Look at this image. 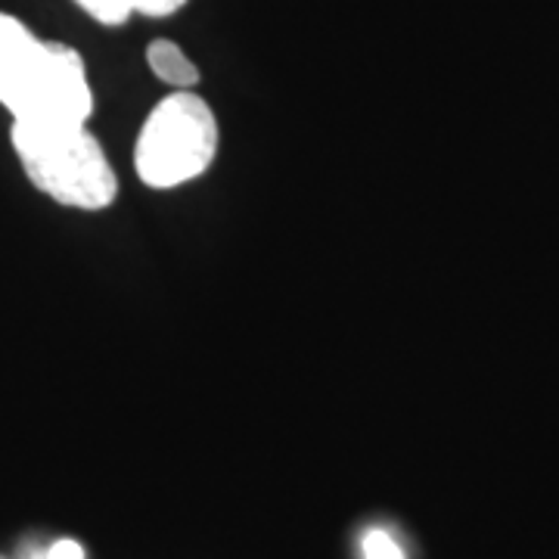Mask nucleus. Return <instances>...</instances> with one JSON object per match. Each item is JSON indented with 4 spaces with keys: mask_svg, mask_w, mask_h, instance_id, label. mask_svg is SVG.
I'll return each mask as SVG.
<instances>
[{
    "mask_svg": "<svg viewBox=\"0 0 559 559\" xmlns=\"http://www.w3.org/2000/svg\"><path fill=\"white\" fill-rule=\"evenodd\" d=\"M0 106L10 121H91L94 87L84 57L0 13Z\"/></svg>",
    "mask_w": 559,
    "mask_h": 559,
    "instance_id": "nucleus-1",
    "label": "nucleus"
},
{
    "mask_svg": "<svg viewBox=\"0 0 559 559\" xmlns=\"http://www.w3.org/2000/svg\"><path fill=\"white\" fill-rule=\"evenodd\" d=\"M10 146L25 178L66 209L103 212L119 197V178L87 121H10Z\"/></svg>",
    "mask_w": 559,
    "mask_h": 559,
    "instance_id": "nucleus-2",
    "label": "nucleus"
},
{
    "mask_svg": "<svg viewBox=\"0 0 559 559\" xmlns=\"http://www.w3.org/2000/svg\"><path fill=\"white\" fill-rule=\"evenodd\" d=\"M218 119L197 91H171L153 106L134 143V171L153 190H171L209 171L218 153Z\"/></svg>",
    "mask_w": 559,
    "mask_h": 559,
    "instance_id": "nucleus-3",
    "label": "nucleus"
},
{
    "mask_svg": "<svg viewBox=\"0 0 559 559\" xmlns=\"http://www.w3.org/2000/svg\"><path fill=\"white\" fill-rule=\"evenodd\" d=\"M72 3L100 25H124L131 16H150V20L175 16L187 0H72Z\"/></svg>",
    "mask_w": 559,
    "mask_h": 559,
    "instance_id": "nucleus-4",
    "label": "nucleus"
},
{
    "mask_svg": "<svg viewBox=\"0 0 559 559\" xmlns=\"http://www.w3.org/2000/svg\"><path fill=\"white\" fill-rule=\"evenodd\" d=\"M146 62H150L153 75L159 81H165L168 87H175V91H193V87L200 84V69H197V62L190 60L175 40H153V44L146 47Z\"/></svg>",
    "mask_w": 559,
    "mask_h": 559,
    "instance_id": "nucleus-5",
    "label": "nucleus"
},
{
    "mask_svg": "<svg viewBox=\"0 0 559 559\" xmlns=\"http://www.w3.org/2000/svg\"><path fill=\"white\" fill-rule=\"evenodd\" d=\"M364 559H404L401 547L385 532H370L364 538Z\"/></svg>",
    "mask_w": 559,
    "mask_h": 559,
    "instance_id": "nucleus-6",
    "label": "nucleus"
},
{
    "mask_svg": "<svg viewBox=\"0 0 559 559\" xmlns=\"http://www.w3.org/2000/svg\"><path fill=\"white\" fill-rule=\"evenodd\" d=\"M44 559H84V547H81L79 540L62 538L44 554Z\"/></svg>",
    "mask_w": 559,
    "mask_h": 559,
    "instance_id": "nucleus-7",
    "label": "nucleus"
}]
</instances>
